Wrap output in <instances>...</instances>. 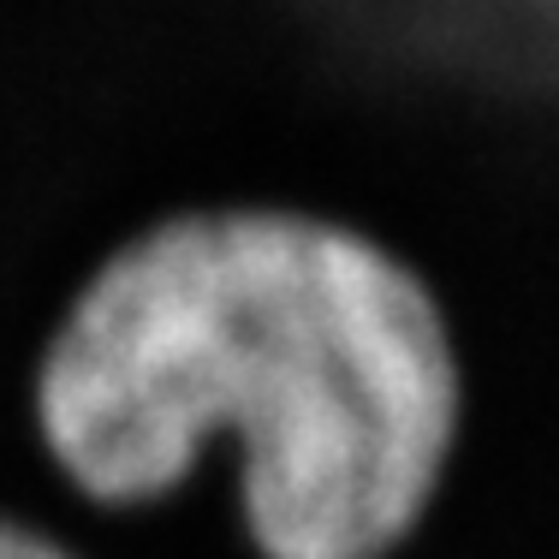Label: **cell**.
Listing matches in <instances>:
<instances>
[{
    "label": "cell",
    "mask_w": 559,
    "mask_h": 559,
    "mask_svg": "<svg viewBox=\"0 0 559 559\" xmlns=\"http://www.w3.org/2000/svg\"><path fill=\"white\" fill-rule=\"evenodd\" d=\"M84 495H167L238 447L269 559H388L447 483L464 369L447 310L369 233L304 209H203L96 269L36 376Z\"/></svg>",
    "instance_id": "obj_1"
},
{
    "label": "cell",
    "mask_w": 559,
    "mask_h": 559,
    "mask_svg": "<svg viewBox=\"0 0 559 559\" xmlns=\"http://www.w3.org/2000/svg\"><path fill=\"white\" fill-rule=\"evenodd\" d=\"M0 559H72L60 542H48L43 530H24V524H7L0 518Z\"/></svg>",
    "instance_id": "obj_2"
}]
</instances>
